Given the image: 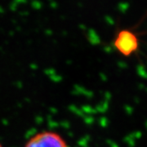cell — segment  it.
Here are the masks:
<instances>
[{
	"mask_svg": "<svg viewBox=\"0 0 147 147\" xmlns=\"http://www.w3.org/2000/svg\"><path fill=\"white\" fill-rule=\"evenodd\" d=\"M24 147H69V146L61 134L54 131H42L30 137Z\"/></svg>",
	"mask_w": 147,
	"mask_h": 147,
	"instance_id": "cell-1",
	"label": "cell"
},
{
	"mask_svg": "<svg viewBox=\"0 0 147 147\" xmlns=\"http://www.w3.org/2000/svg\"><path fill=\"white\" fill-rule=\"evenodd\" d=\"M114 45L116 50L123 56H130L139 47L137 34L130 30H121L116 34Z\"/></svg>",
	"mask_w": 147,
	"mask_h": 147,
	"instance_id": "cell-2",
	"label": "cell"
},
{
	"mask_svg": "<svg viewBox=\"0 0 147 147\" xmlns=\"http://www.w3.org/2000/svg\"><path fill=\"white\" fill-rule=\"evenodd\" d=\"M32 5H33V7H36V8H40V7H41V6H42V4H41V3H40V2H38V1H34Z\"/></svg>",
	"mask_w": 147,
	"mask_h": 147,
	"instance_id": "cell-3",
	"label": "cell"
},
{
	"mask_svg": "<svg viewBox=\"0 0 147 147\" xmlns=\"http://www.w3.org/2000/svg\"><path fill=\"white\" fill-rule=\"evenodd\" d=\"M26 0H15L16 3H26Z\"/></svg>",
	"mask_w": 147,
	"mask_h": 147,
	"instance_id": "cell-4",
	"label": "cell"
},
{
	"mask_svg": "<svg viewBox=\"0 0 147 147\" xmlns=\"http://www.w3.org/2000/svg\"><path fill=\"white\" fill-rule=\"evenodd\" d=\"M0 147H3V146H2V144L0 143Z\"/></svg>",
	"mask_w": 147,
	"mask_h": 147,
	"instance_id": "cell-5",
	"label": "cell"
}]
</instances>
